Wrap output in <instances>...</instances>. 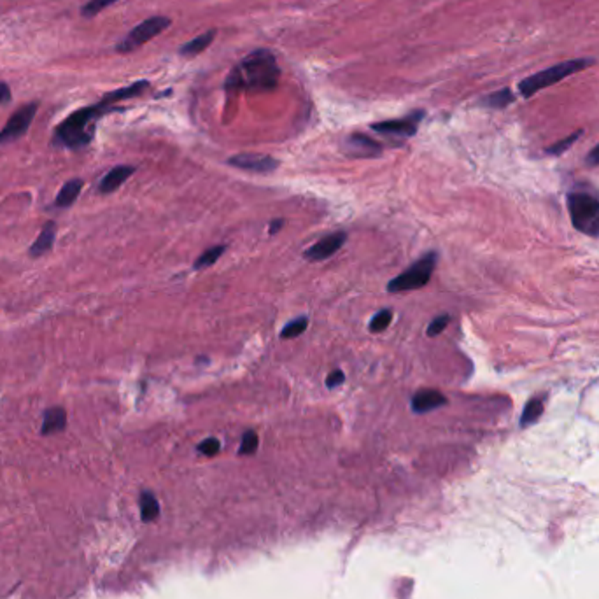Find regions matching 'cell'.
Returning a JSON list of instances; mask_svg holds the SVG:
<instances>
[{
	"mask_svg": "<svg viewBox=\"0 0 599 599\" xmlns=\"http://www.w3.org/2000/svg\"><path fill=\"white\" fill-rule=\"evenodd\" d=\"M436 261H438V254L436 252H427L420 258L419 261L407 268L402 275L393 279L388 286L389 293H402L410 291V289H420L429 282L433 272H435Z\"/></svg>",
	"mask_w": 599,
	"mask_h": 599,
	"instance_id": "cell-5",
	"label": "cell"
},
{
	"mask_svg": "<svg viewBox=\"0 0 599 599\" xmlns=\"http://www.w3.org/2000/svg\"><path fill=\"white\" fill-rule=\"evenodd\" d=\"M541 413H543V400L541 398L531 400V402L526 403V407H524L523 410V416H520V426L523 427L531 426V424H534L538 419H540Z\"/></svg>",
	"mask_w": 599,
	"mask_h": 599,
	"instance_id": "cell-20",
	"label": "cell"
},
{
	"mask_svg": "<svg viewBox=\"0 0 599 599\" xmlns=\"http://www.w3.org/2000/svg\"><path fill=\"white\" fill-rule=\"evenodd\" d=\"M220 449H221V443H220V440H216V438H207L204 443H200V445H198V450H200L204 456H208V457L216 456V454L220 452Z\"/></svg>",
	"mask_w": 599,
	"mask_h": 599,
	"instance_id": "cell-28",
	"label": "cell"
},
{
	"mask_svg": "<svg viewBox=\"0 0 599 599\" xmlns=\"http://www.w3.org/2000/svg\"><path fill=\"white\" fill-rule=\"evenodd\" d=\"M445 403L447 398L436 389H420L413 395L412 409L416 413H426L438 409V407H443Z\"/></svg>",
	"mask_w": 599,
	"mask_h": 599,
	"instance_id": "cell-14",
	"label": "cell"
},
{
	"mask_svg": "<svg viewBox=\"0 0 599 599\" xmlns=\"http://www.w3.org/2000/svg\"><path fill=\"white\" fill-rule=\"evenodd\" d=\"M282 227H284V220H274L270 223V227H268V233L270 235L279 233V231L282 230Z\"/></svg>",
	"mask_w": 599,
	"mask_h": 599,
	"instance_id": "cell-32",
	"label": "cell"
},
{
	"mask_svg": "<svg viewBox=\"0 0 599 599\" xmlns=\"http://www.w3.org/2000/svg\"><path fill=\"white\" fill-rule=\"evenodd\" d=\"M344 149L347 151V154L356 158H372L379 156L382 153V146L379 142H375L370 137L363 136V133H352L347 137L344 144Z\"/></svg>",
	"mask_w": 599,
	"mask_h": 599,
	"instance_id": "cell-11",
	"label": "cell"
},
{
	"mask_svg": "<svg viewBox=\"0 0 599 599\" xmlns=\"http://www.w3.org/2000/svg\"><path fill=\"white\" fill-rule=\"evenodd\" d=\"M168 26H170V18H167V16H153V18L144 19L116 46V51L121 53V55L136 51L140 46H144L151 39L165 32Z\"/></svg>",
	"mask_w": 599,
	"mask_h": 599,
	"instance_id": "cell-6",
	"label": "cell"
},
{
	"mask_svg": "<svg viewBox=\"0 0 599 599\" xmlns=\"http://www.w3.org/2000/svg\"><path fill=\"white\" fill-rule=\"evenodd\" d=\"M582 133H584V130H577V132L575 133H571V136H568V137H564L563 140H557V142L555 144H552L550 147H548L547 149V153L548 154H554V156H557V154H563V153H566L568 149H570L571 146H573L575 142H577L578 139H580L582 137Z\"/></svg>",
	"mask_w": 599,
	"mask_h": 599,
	"instance_id": "cell-24",
	"label": "cell"
},
{
	"mask_svg": "<svg viewBox=\"0 0 599 599\" xmlns=\"http://www.w3.org/2000/svg\"><path fill=\"white\" fill-rule=\"evenodd\" d=\"M136 172V168L130 167V165H117V167L110 168L109 172L102 177L99 184V191L102 195L114 193L128 177H132V174Z\"/></svg>",
	"mask_w": 599,
	"mask_h": 599,
	"instance_id": "cell-15",
	"label": "cell"
},
{
	"mask_svg": "<svg viewBox=\"0 0 599 599\" xmlns=\"http://www.w3.org/2000/svg\"><path fill=\"white\" fill-rule=\"evenodd\" d=\"M110 110H114V107L106 99H102L93 106L83 107V109H77L76 113L69 114L55 128L51 146L69 151L83 149L95 137V121Z\"/></svg>",
	"mask_w": 599,
	"mask_h": 599,
	"instance_id": "cell-2",
	"label": "cell"
},
{
	"mask_svg": "<svg viewBox=\"0 0 599 599\" xmlns=\"http://www.w3.org/2000/svg\"><path fill=\"white\" fill-rule=\"evenodd\" d=\"M228 163L231 167L242 168V170H247V172H256V174H268L274 172L275 168L279 167V161L275 158L268 156V154H256V153H240L235 154L228 160Z\"/></svg>",
	"mask_w": 599,
	"mask_h": 599,
	"instance_id": "cell-8",
	"label": "cell"
},
{
	"mask_svg": "<svg viewBox=\"0 0 599 599\" xmlns=\"http://www.w3.org/2000/svg\"><path fill=\"white\" fill-rule=\"evenodd\" d=\"M391 321H393V312L389 311V309H386V311H380L373 315V319L368 325V329L372 333H382L384 329L389 328Z\"/></svg>",
	"mask_w": 599,
	"mask_h": 599,
	"instance_id": "cell-23",
	"label": "cell"
},
{
	"mask_svg": "<svg viewBox=\"0 0 599 599\" xmlns=\"http://www.w3.org/2000/svg\"><path fill=\"white\" fill-rule=\"evenodd\" d=\"M347 240V235L344 231H335V233L328 235V237L321 238L318 244H314L312 247H309L305 251V260L307 261H322L328 260L329 256L335 254L342 245Z\"/></svg>",
	"mask_w": 599,
	"mask_h": 599,
	"instance_id": "cell-10",
	"label": "cell"
},
{
	"mask_svg": "<svg viewBox=\"0 0 599 599\" xmlns=\"http://www.w3.org/2000/svg\"><path fill=\"white\" fill-rule=\"evenodd\" d=\"M214 39H216V30H207V32H204L202 35H197L193 40L181 46L179 53L183 56H197L200 55L202 51H205V49L212 44V40Z\"/></svg>",
	"mask_w": 599,
	"mask_h": 599,
	"instance_id": "cell-17",
	"label": "cell"
},
{
	"mask_svg": "<svg viewBox=\"0 0 599 599\" xmlns=\"http://www.w3.org/2000/svg\"><path fill=\"white\" fill-rule=\"evenodd\" d=\"M224 251H227V245H216V247L207 249V251L198 256L197 261H195V270H202V268H207L211 267V265H214L220 260Z\"/></svg>",
	"mask_w": 599,
	"mask_h": 599,
	"instance_id": "cell-21",
	"label": "cell"
},
{
	"mask_svg": "<svg viewBox=\"0 0 599 599\" xmlns=\"http://www.w3.org/2000/svg\"><path fill=\"white\" fill-rule=\"evenodd\" d=\"M116 2H120V0H88V2L81 8V15H83L84 18H93V16H97L106 8L116 4Z\"/></svg>",
	"mask_w": 599,
	"mask_h": 599,
	"instance_id": "cell-22",
	"label": "cell"
},
{
	"mask_svg": "<svg viewBox=\"0 0 599 599\" xmlns=\"http://www.w3.org/2000/svg\"><path fill=\"white\" fill-rule=\"evenodd\" d=\"M281 69L277 65L274 53L268 49H256L245 56L240 65L235 67L227 79V92H270L277 86Z\"/></svg>",
	"mask_w": 599,
	"mask_h": 599,
	"instance_id": "cell-1",
	"label": "cell"
},
{
	"mask_svg": "<svg viewBox=\"0 0 599 599\" xmlns=\"http://www.w3.org/2000/svg\"><path fill=\"white\" fill-rule=\"evenodd\" d=\"M424 117L422 110L419 113L409 114L403 120H391V121H380V123H373L372 130L379 133H386V136H400V137H412L417 132V124Z\"/></svg>",
	"mask_w": 599,
	"mask_h": 599,
	"instance_id": "cell-9",
	"label": "cell"
},
{
	"mask_svg": "<svg viewBox=\"0 0 599 599\" xmlns=\"http://www.w3.org/2000/svg\"><path fill=\"white\" fill-rule=\"evenodd\" d=\"M56 240V221H46L40 228V233L37 235V238L33 240V244L30 245L28 254L30 258H42L44 254H48L53 249Z\"/></svg>",
	"mask_w": 599,
	"mask_h": 599,
	"instance_id": "cell-13",
	"label": "cell"
},
{
	"mask_svg": "<svg viewBox=\"0 0 599 599\" xmlns=\"http://www.w3.org/2000/svg\"><path fill=\"white\" fill-rule=\"evenodd\" d=\"M345 380L344 372H340V370H333L331 373H329L328 377H326V388L333 389V388H338V386H342V382Z\"/></svg>",
	"mask_w": 599,
	"mask_h": 599,
	"instance_id": "cell-29",
	"label": "cell"
},
{
	"mask_svg": "<svg viewBox=\"0 0 599 599\" xmlns=\"http://www.w3.org/2000/svg\"><path fill=\"white\" fill-rule=\"evenodd\" d=\"M514 102H516V95L510 88L498 90V92H493L480 99V106L489 107V109H504Z\"/></svg>",
	"mask_w": 599,
	"mask_h": 599,
	"instance_id": "cell-18",
	"label": "cell"
},
{
	"mask_svg": "<svg viewBox=\"0 0 599 599\" xmlns=\"http://www.w3.org/2000/svg\"><path fill=\"white\" fill-rule=\"evenodd\" d=\"M571 223L584 233L599 237V202L587 193L568 195Z\"/></svg>",
	"mask_w": 599,
	"mask_h": 599,
	"instance_id": "cell-4",
	"label": "cell"
},
{
	"mask_svg": "<svg viewBox=\"0 0 599 599\" xmlns=\"http://www.w3.org/2000/svg\"><path fill=\"white\" fill-rule=\"evenodd\" d=\"M587 165L589 167H598L599 165V144L596 147H592L591 153L587 154Z\"/></svg>",
	"mask_w": 599,
	"mask_h": 599,
	"instance_id": "cell-31",
	"label": "cell"
},
{
	"mask_svg": "<svg viewBox=\"0 0 599 599\" xmlns=\"http://www.w3.org/2000/svg\"><path fill=\"white\" fill-rule=\"evenodd\" d=\"M258 443H260L258 435H256L252 429H249V432H245L244 436H242L238 454H240V456H251V454H254L256 449H258Z\"/></svg>",
	"mask_w": 599,
	"mask_h": 599,
	"instance_id": "cell-26",
	"label": "cell"
},
{
	"mask_svg": "<svg viewBox=\"0 0 599 599\" xmlns=\"http://www.w3.org/2000/svg\"><path fill=\"white\" fill-rule=\"evenodd\" d=\"M84 186V181L81 177H74L69 179L62 188H60L58 195H56L55 202H53V207L55 208H69L72 207L74 202L77 200V197L81 195Z\"/></svg>",
	"mask_w": 599,
	"mask_h": 599,
	"instance_id": "cell-16",
	"label": "cell"
},
{
	"mask_svg": "<svg viewBox=\"0 0 599 599\" xmlns=\"http://www.w3.org/2000/svg\"><path fill=\"white\" fill-rule=\"evenodd\" d=\"M158 514H160L158 500L154 498L153 493L144 491V493L140 494V516H142V520L144 523H151V520L156 519Z\"/></svg>",
	"mask_w": 599,
	"mask_h": 599,
	"instance_id": "cell-19",
	"label": "cell"
},
{
	"mask_svg": "<svg viewBox=\"0 0 599 599\" xmlns=\"http://www.w3.org/2000/svg\"><path fill=\"white\" fill-rule=\"evenodd\" d=\"M67 429V412L63 407L55 405L48 407L42 412V426H40V435L49 436L62 433Z\"/></svg>",
	"mask_w": 599,
	"mask_h": 599,
	"instance_id": "cell-12",
	"label": "cell"
},
{
	"mask_svg": "<svg viewBox=\"0 0 599 599\" xmlns=\"http://www.w3.org/2000/svg\"><path fill=\"white\" fill-rule=\"evenodd\" d=\"M8 102H11V88H9L8 83L0 81V106H4Z\"/></svg>",
	"mask_w": 599,
	"mask_h": 599,
	"instance_id": "cell-30",
	"label": "cell"
},
{
	"mask_svg": "<svg viewBox=\"0 0 599 599\" xmlns=\"http://www.w3.org/2000/svg\"><path fill=\"white\" fill-rule=\"evenodd\" d=\"M594 63V58H573L566 60V62L555 63V65L548 67V69H543L540 70V72L524 77L519 83V93L524 99H531V97L536 95L541 90L550 88V86L561 83V81L573 76V74L584 72V70H587L589 67H592Z\"/></svg>",
	"mask_w": 599,
	"mask_h": 599,
	"instance_id": "cell-3",
	"label": "cell"
},
{
	"mask_svg": "<svg viewBox=\"0 0 599 599\" xmlns=\"http://www.w3.org/2000/svg\"><path fill=\"white\" fill-rule=\"evenodd\" d=\"M449 322H450V318L447 314H442L438 315V318H435L432 322H429V326H427V336L440 335V333L447 328Z\"/></svg>",
	"mask_w": 599,
	"mask_h": 599,
	"instance_id": "cell-27",
	"label": "cell"
},
{
	"mask_svg": "<svg viewBox=\"0 0 599 599\" xmlns=\"http://www.w3.org/2000/svg\"><path fill=\"white\" fill-rule=\"evenodd\" d=\"M37 109H39V104L37 102H28L19 106L18 109L9 116L4 128L0 130V146H6V144L16 142V140L22 139V137L28 132L30 126H32V121L33 117H35Z\"/></svg>",
	"mask_w": 599,
	"mask_h": 599,
	"instance_id": "cell-7",
	"label": "cell"
},
{
	"mask_svg": "<svg viewBox=\"0 0 599 599\" xmlns=\"http://www.w3.org/2000/svg\"><path fill=\"white\" fill-rule=\"evenodd\" d=\"M307 326H309L307 318L295 319V321L288 322V325L284 326V329L281 331V338H296V336H300L305 329H307Z\"/></svg>",
	"mask_w": 599,
	"mask_h": 599,
	"instance_id": "cell-25",
	"label": "cell"
}]
</instances>
